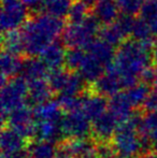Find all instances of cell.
Wrapping results in <instances>:
<instances>
[{
    "instance_id": "1",
    "label": "cell",
    "mask_w": 157,
    "mask_h": 158,
    "mask_svg": "<svg viewBox=\"0 0 157 158\" xmlns=\"http://www.w3.org/2000/svg\"><path fill=\"white\" fill-rule=\"evenodd\" d=\"M64 29L65 24L63 19L51 16L46 13L31 14L21 29L25 54L28 57L40 55L45 48L57 40Z\"/></svg>"
},
{
    "instance_id": "2",
    "label": "cell",
    "mask_w": 157,
    "mask_h": 158,
    "mask_svg": "<svg viewBox=\"0 0 157 158\" xmlns=\"http://www.w3.org/2000/svg\"><path fill=\"white\" fill-rule=\"evenodd\" d=\"M152 52L136 40H126L115 52L113 67L121 77L123 88L137 85L145 68L151 66Z\"/></svg>"
},
{
    "instance_id": "3",
    "label": "cell",
    "mask_w": 157,
    "mask_h": 158,
    "mask_svg": "<svg viewBox=\"0 0 157 158\" xmlns=\"http://www.w3.org/2000/svg\"><path fill=\"white\" fill-rule=\"evenodd\" d=\"M112 143L119 157L139 158L142 154L139 127L130 118L118 125Z\"/></svg>"
},
{
    "instance_id": "4",
    "label": "cell",
    "mask_w": 157,
    "mask_h": 158,
    "mask_svg": "<svg viewBox=\"0 0 157 158\" xmlns=\"http://www.w3.org/2000/svg\"><path fill=\"white\" fill-rule=\"evenodd\" d=\"M28 96V82L23 77L10 79L1 86V123L6 126L8 116L16 109L26 106Z\"/></svg>"
},
{
    "instance_id": "5",
    "label": "cell",
    "mask_w": 157,
    "mask_h": 158,
    "mask_svg": "<svg viewBox=\"0 0 157 158\" xmlns=\"http://www.w3.org/2000/svg\"><path fill=\"white\" fill-rule=\"evenodd\" d=\"M100 23L93 14H89L81 24H69L65 27L61 35V41L70 48H86L93 41L96 35L100 31Z\"/></svg>"
},
{
    "instance_id": "6",
    "label": "cell",
    "mask_w": 157,
    "mask_h": 158,
    "mask_svg": "<svg viewBox=\"0 0 157 158\" xmlns=\"http://www.w3.org/2000/svg\"><path fill=\"white\" fill-rule=\"evenodd\" d=\"M26 6L21 0H1L0 24L2 32L16 30L29 19Z\"/></svg>"
},
{
    "instance_id": "7",
    "label": "cell",
    "mask_w": 157,
    "mask_h": 158,
    "mask_svg": "<svg viewBox=\"0 0 157 158\" xmlns=\"http://www.w3.org/2000/svg\"><path fill=\"white\" fill-rule=\"evenodd\" d=\"M61 130L66 139L92 138V123L83 111L65 114L61 122Z\"/></svg>"
},
{
    "instance_id": "8",
    "label": "cell",
    "mask_w": 157,
    "mask_h": 158,
    "mask_svg": "<svg viewBox=\"0 0 157 158\" xmlns=\"http://www.w3.org/2000/svg\"><path fill=\"white\" fill-rule=\"evenodd\" d=\"M123 88L118 73L114 69L113 64L107 69L105 74L96 81L94 84L89 85V90L94 94L100 95L102 97H113L118 94Z\"/></svg>"
},
{
    "instance_id": "9",
    "label": "cell",
    "mask_w": 157,
    "mask_h": 158,
    "mask_svg": "<svg viewBox=\"0 0 157 158\" xmlns=\"http://www.w3.org/2000/svg\"><path fill=\"white\" fill-rule=\"evenodd\" d=\"M118 127V122L116 121V118L110 112H107L93 121L92 138L96 141V143L112 142Z\"/></svg>"
},
{
    "instance_id": "10",
    "label": "cell",
    "mask_w": 157,
    "mask_h": 158,
    "mask_svg": "<svg viewBox=\"0 0 157 158\" xmlns=\"http://www.w3.org/2000/svg\"><path fill=\"white\" fill-rule=\"evenodd\" d=\"M96 150V141L93 138L66 139L58 144V151L72 158H84Z\"/></svg>"
},
{
    "instance_id": "11",
    "label": "cell",
    "mask_w": 157,
    "mask_h": 158,
    "mask_svg": "<svg viewBox=\"0 0 157 158\" xmlns=\"http://www.w3.org/2000/svg\"><path fill=\"white\" fill-rule=\"evenodd\" d=\"M0 145L1 154L14 155L22 151L27 150L28 142L19 133L8 126L2 127L0 135Z\"/></svg>"
},
{
    "instance_id": "12",
    "label": "cell",
    "mask_w": 157,
    "mask_h": 158,
    "mask_svg": "<svg viewBox=\"0 0 157 158\" xmlns=\"http://www.w3.org/2000/svg\"><path fill=\"white\" fill-rule=\"evenodd\" d=\"M107 109H109V101L105 97L94 94L89 89L83 95L82 111L90 121H95L107 113Z\"/></svg>"
},
{
    "instance_id": "13",
    "label": "cell",
    "mask_w": 157,
    "mask_h": 158,
    "mask_svg": "<svg viewBox=\"0 0 157 158\" xmlns=\"http://www.w3.org/2000/svg\"><path fill=\"white\" fill-rule=\"evenodd\" d=\"M66 50L63 41L55 40L40 54L41 60L45 64L50 71L59 70L65 66Z\"/></svg>"
},
{
    "instance_id": "14",
    "label": "cell",
    "mask_w": 157,
    "mask_h": 158,
    "mask_svg": "<svg viewBox=\"0 0 157 158\" xmlns=\"http://www.w3.org/2000/svg\"><path fill=\"white\" fill-rule=\"evenodd\" d=\"M136 109L132 106L126 92H119L109 100V112L116 118L119 124L127 122Z\"/></svg>"
},
{
    "instance_id": "15",
    "label": "cell",
    "mask_w": 157,
    "mask_h": 158,
    "mask_svg": "<svg viewBox=\"0 0 157 158\" xmlns=\"http://www.w3.org/2000/svg\"><path fill=\"white\" fill-rule=\"evenodd\" d=\"M53 90L45 80L28 82V96L26 104L30 108H35L40 104L52 100Z\"/></svg>"
},
{
    "instance_id": "16",
    "label": "cell",
    "mask_w": 157,
    "mask_h": 158,
    "mask_svg": "<svg viewBox=\"0 0 157 158\" xmlns=\"http://www.w3.org/2000/svg\"><path fill=\"white\" fill-rule=\"evenodd\" d=\"M119 12L116 0H100L93 6V15L105 26L115 23L119 17Z\"/></svg>"
},
{
    "instance_id": "17",
    "label": "cell",
    "mask_w": 157,
    "mask_h": 158,
    "mask_svg": "<svg viewBox=\"0 0 157 158\" xmlns=\"http://www.w3.org/2000/svg\"><path fill=\"white\" fill-rule=\"evenodd\" d=\"M36 140L38 141H48L58 145L66 140L61 130V124L54 122L40 121L36 122Z\"/></svg>"
},
{
    "instance_id": "18",
    "label": "cell",
    "mask_w": 157,
    "mask_h": 158,
    "mask_svg": "<svg viewBox=\"0 0 157 158\" xmlns=\"http://www.w3.org/2000/svg\"><path fill=\"white\" fill-rule=\"evenodd\" d=\"M86 53L94 57L95 59L101 63L105 68L111 67L114 63L115 58V52L113 50V46L109 45L105 42L99 40H94L87 48H85Z\"/></svg>"
},
{
    "instance_id": "19",
    "label": "cell",
    "mask_w": 157,
    "mask_h": 158,
    "mask_svg": "<svg viewBox=\"0 0 157 158\" xmlns=\"http://www.w3.org/2000/svg\"><path fill=\"white\" fill-rule=\"evenodd\" d=\"M32 110H34L36 122L48 121L61 124L64 116H65L63 109L60 108L58 102L55 100H50L45 103L35 106V108H32Z\"/></svg>"
},
{
    "instance_id": "20",
    "label": "cell",
    "mask_w": 157,
    "mask_h": 158,
    "mask_svg": "<svg viewBox=\"0 0 157 158\" xmlns=\"http://www.w3.org/2000/svg\"><path fill=\"white\" fill-rule=\"evenodd\" d=\"M48 73L50 70L41 60V58L27 57L26 59H24L21 77H23L27 82L44 80V77H48Z\"/></svg>"
},
{
    "instance_id": "21",
    "label": "cell",
    "mask_w": 157,
    "mask_h": 158,
    "mask_svg": "<svg viewBox=\"0 0 157 158\" xmlns=\"http://www.w3.org/2000/svg\"><path fill=\"white\" fill-rule=\"evenodd\" d=\"M107 71V68L101 63H99L97 59L92 57L86 53L85 59L80 68L79 72L83 77L88 85H92L96 81H98Z\"/></svg>"
},
{
    "instance_id": "22",
    "label": "cell",
    "mask_w": 157,
    "mask_h": 158,
    "mask_svg": "<svg viewBox=\"0 0 157 158\" xmlns=\"http://www.w3.org/2000/svg\"><path fill=\"white\" fill-rule=\"evenodd\" d=\"M2 52L17 56L22 53H25V45L21 30L16 29L2 32Z\"/></svg>"
},
{
    "instance_id": "23",
    "label": "cell",
    "mask_w": 157,
    "mask_h": 158,
    "mask_svg": "<svg viewBox=\"0 0 157 158\" xmlns=\"http://www.w3.org/2000/svg\"><path fill=\"white\" fill-rule=\"evenodd\" d=\"M23 61L17 55H13L10 53L2 52L1 54V75L8 80L16 77L22 73Z\"/></svg>"
},
{
    "instance_id": "24",
    "label": "cell",
    "mask_w": 157,
    "mask_h": 158,
    "mask_svg": "<svg viewBox=\"0 0 157 158\" xmlns=\"http://www.w3.org/2000/svg\"><path fill=\"white\" fill-rule=\"evenodd\" d=\"M27 150L30 158H56L58 154V145L48 141H32Z\"/></svg>"
},
{
    "instance_id": "25",
    "label": "cell",
    "mask_w": 157,
    "mask_h": 158,
    "mask_svg": "<svg viewBox=\"0 0 157 158\" xmlns=\"http://www.w3.org/2000/svg\"><path fill=\"white\" fill-rule=\"evenodd\" d=\"M98 35L101 41L105 42L111 46H119L123 42L126 41V35H124L116 23L101 27Z\"/></svg>"
},
{
    "instance_id": "26",
    "label": "cell",
    "mask_w": 157,
    "mask_h": 158,
    "mask_svg": "<svg viewBox=\"0 0 157 158\" xmlns=\"http://www.w3.org/2000/svg\"><path fill=\"white\" fill-rule=\"evenodd\" d=\"M126 94L134 109H142L151 94V89H150V85H147L144 83H138L131 88H128L126 90Z\"/></svg>"
},
{
    "instance_id": "27",
    "label": "cell",
    "mask_w": 157,
    "mask_h": 158,
    "mask_svg": "<svg viewBox=\"0 0 157 158\" xmlns=\"http://www.w3.org/2000/svg\"><path fill=\"white\" fill-rule=\"evenodd\" d=\"M86 56V51L81 48H70L66 51L65 69L69 72H78Z\"/></svg>"
},
{
    "instance_id": "28",
    "label": "cell",
    "mask_w": 157,
    "mask_h": 158,
    "mask_svg": "<svg viewBox=\"0 0 157 158\" xmlns=\"http://www.w3.org/2000/svg\"><path fill=\"white\" fill-rule=\"evenodd\" d=\"M73 0H48L43 9L45 10L46 14L63 19L68 15Z\"/></svg>"
},
{
    "instance_id": "29",
    "label": "cell",
    "mask_w": 157,
    "mask_h": 158,
    "mask_svg": "<svg viewBox=\"0 0 157 158\" xmlns=\"http://www.w3.org/2000/svg\"><path fill=\"white\" fill-rule=\"evenodd\" d=\"M70 72L66 69H59V70L50 71L48 75V82L50 87L52 88L53 93L60 94L65 89L67 85L68 79H69Z\"/></svg>"
},
{
    "instance_id": "30",
    "label": "cell",
    "mask_w": 157,
    "mask_h": 158,
    "mask_svg": "<svg viewBox=\"0 0 157 158\" xmlns=\"http://www.w3.org/2000/svg\"><path fill=\"white\" fill-rule=\"evenodd\" d=\"M89 6L84 3L81 0H76L72 3L67 15L69 24H81L89 15Z\"/></svg>"
},
{
    "instance_id": "31",
    "label": "cell",
    "mask_w": 157,
    "mask_h": 158,
    "mask_svg": "<svg viewBox=\"0 0 157 158\" xmlns=\"http://www.w3.org/2000/svg\"><path fill=\"white\" fill-rule=\"evenodd\" d=\"M131 35H132V39L138 42H143L150 39H154L153 38L154 35L152 33L150 24L147 21H144L143 19H141V17L136 19V21H134Z\"/></svg>"
},
{
    "instance_id": "32",
    "label": "cell",
    "mask_w": 157,
    "mask_h": 158,
    "mask_svg": "<svg viewBox=\"0 0 157 158\" xmlns=\"http://www.w3.org/2000/svg\"><path fill=\"white\" fill-rule=\"evenodd\" d=\"M57 102L63 109L64 112H74V111H82L83 104V95L74 97V96L59 95L57 98Z\"/></svg>"
},
{
    "instance_id": "33",
    "label": "cell",
    "mask_w": 157,
    "mask_h": 158,
    "mask_svg": "<svg viewBox=\"0 0 157 158\" xmlns=\"http://www.w3.org/2000/svg\"><path fill=\"white\" fill-rule=\"evenodd\" d=\"M145 1L147 0H116V3L122 14L134 16L140 13Z\"/></svg>"
},
{
    "instance_id": "34",
    "label": "cell",
    "mask_w": 157,
    "mask_h": 158,
    "mask_svg": "<svg viewBox=\"0 0 157 158\" xmlns=\"http://www.w3.org/2000/svg\"><path fill=\"white\" fill-rule=\"evenodd\" d=\"M157 131V112L144 113L142 123L140 126V135H151Z\"/></svg>"
},
{
    "instance_id": "35",
    "label": "cell",
    "mask_w": 157,
    "mask_h": 158,
    "mask_svg": "<svg viewBox=\"0 0 157 158\" xmlns=\"http://www.w3.org/2000/svg\"><path fill=\"white\" fill-rule=\"evenodd\" d=\"M95 153L99 158H116L118 153H116L114 145L112 142H100L96 143V150Z\"/></svg>"
},
{
    "instance_id": "36",
    "label": "cell",
    "mask_w": 157,
    "mask_h": 158,
    "mask_svg": "<svg viewBox=\"0 0 157 158\" xmlns=\"http://www.w3.org/2000/svg\"><path fill=\"white\" fill-rule=\"evenodd\" d=\"M157 15V4L151 0H147L140 11V17L149 23Z\"/></svg>"
},
{
    "instance_id": "37",
    "label": "cell",
    "mask_w": 157,
    "mask_h": 158,
    "mask_svg": "<svg viewBox=\"0 0 157 158\" xmlns=\"http://www.w3.org/2000/svg\"><path fill=\"white\" fill-rule=\"evenodd\" d=\"M155 73H156L155 67L150 66V67H147V68H145L140 75L141 83H144V84H147V85L153 84L154 77H155Z\"/></svg>"
},
{
    "instance_id": "38",
    "label": "cell",
    "mask_w": 157,
    "mask_h": 158,
    "mask_svg": "<svg viewBox=\"0 0 157 158\" xmlns=\"http://www.w3.org/2000/svg\"><path fill=\"white\" fill-rule=\"evenodd\" d=\"M143 110L147 112H157V92L151 93L149 98L145 101L144 106H143Z\"/></svg>"
},
{
    "instance_id": "39",
    "label": "cell",
    "mask_w": 157,
    "mask_h": 158,
    "mask_svg": "<svg viewBox=\"0 0 157 158\" xmlns=\"http://www.w3.org/2000/svg\"><path fill=\"white\" fill-rule=\"evenodd\" d=\"M149 24H150V27H151L153 35L154 37H157V15L153 19H151V21L149 22Z\"/></svg>"
},
{
    "instance_id": "40",
    "label": "cell",
    "mask_w": 157,
    "mask_h": 158,
    "mask_svg": "<svg viewBox=\"0 0 157 158\" xmlns=\"http://www.w3.org/2000/svg\"><path fill=\"white\" fill-rule=\"evenodd\" d=\"M152 61L157 67V41L153 48V51H152Z\"/></svg>"
},
{
    "instance_id": "41",
    "label": "cell",
    "mask_w": 157,
    "mask_h": 158,
    "mask_svg": "<svg viewBox=\"0 0 157 158\" xmlns=\"http://www.w3.org/2000/svg\"><path fill=\"white\" fill-rule=\"evenodd\" d=\"M81 1H83L84 3H86L89 6H94L95 4H96L98 1H100V0H81Z\"/></svg>"
},
{
    "instance_id": "42",
    "label": "cell",
    "mask_w": 157,
    "mask_h": 158,
    "mask_svg": "<svg viewBox=\"0 0 157 158\" xmlns=\"http://www.w3.org/2000/svg\"><path fill=\"white\" fill-rule=\"evenodd\" d=\"M153 86L155 88V90L157 92V67H156V73H155V77H154V81H153Z\"/></svg>"
},
{
    "instance_id": "43",
    "label": "cell",
    "mask_w": 157,
    "mask_h": 158,
    "mask_svg": "<svg viewBox=\"0 0 157 158\" xmlns=\"http://www.w3.org/2000/svg\"><path fill=\"white\" fill-rule=\"evenodd\" d=\"M56 158H72V157H70V156H68V155H65L64 153H60L58 151V154H57V157Z\"/></svg>"
},
{
    "instance_id": "44",
    "label": "cell",
    "mask_w": 157,
    "mask_h": 158,
    "mask_svg": "<svg viewBox=\"0 0 157 158\" xmlns=\"http://www.w3.org/2000/svg\"><path fill=\"white\" fill-rule=\"evenodd\" d=\"M84 158H99L98 156H97V154L96 153H92V154H89V155H87V156H85Z\"/></svg>"
},
{
    "instance_id": "45",
    "label": "cell",
    "mask_w": 157,
    "mask_h": 158,
    "mask_svg": "<svg viewBox=\"0 0 157 158\" xmlns=\"http://www.w3.org/2000/svg\"><path fill=\"white\" fill-rule=\"evenodd\" d=\"M46 1H48V0H41V2H42V4H43V6H44V4L46 3Z\"/></svg>"
},
{
    "instance_id": "46",
    "label": "cell",
    "mask_w": 157,
    "mask_h": 158,
    "mask_svg": "<svg viewBox=\"0 0 157 158\" xmlns=\"http://www.w3.org/2000/svg\"><path fill=\"white\" fill-rule=\"evenodd\" d=\"M151 1H153V2H155V3L157 4V0H151Z\"/></svg>"
}]
</instances>
